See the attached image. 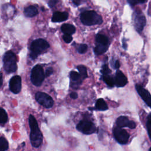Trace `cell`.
I'll return each instance as SVG.
<instances>
[{"label": "cell", "instance_id": "6da1fadb", "mask_svg": "<svg viewBox=\"0 0 151 151\" xmlns=\"http://www.w3.org/2000/svg\"><path fill=\"white\" fill-rule=\"evenodd\" d=\"M29 126L30 127V135L29 139L31 144L32 147L38 148L42 143L43 136L38 127L37 121L35 117L30 114L28 118Z\"/></svg>", "mask_w": 151, "mask_h": 151}, {"label": "cell", "instance_id": "7a4b0ae2", "mask_svg": "<svg viewBox=\"0 0 151 151\" xmlns=\"http://www.w3.org/2000/svg\"><path fill=\"white\" fill-rule=\"evenodd\" d=\"M50 47L49 43L45 40L38 38L34 40L30 46L29 57L32 60L36 59Z\"/></svg>", "mask_w": 151, "mask_h": 151}, {"label": "cell", "instance_id": "3957f363", "mask_svg": "<svg viewBox=\"0 0 151 151\" xmlns=\"http://www.w3.org/2000/svg\"><path fill=\"white\" fill-rule=\"evenodd\" d=\"M81 22L88 26L101 24L103 22L102 18L96 12L94 11H84L80 15Z\"/></svg>", "mask_w": 151, "mask_h": 151}, {"label": "cell", "instance_id": "277c9868", "mask_svg": "<svg viewBox=\"0 0 151 151\" xmlns=\"http://www.w3.org/2000/svg\"><path fill=\"white\" fill-rule=\"evenodd\" d=\"M17 57L12 51H8L4 55L2 61L5 71L7 73H12L17 70Z\"/></svg>", "mask_w": 151, "mask_h": 151}, {"label": "cell", "instance_id": "5b68a950", "mask_svg": "<svg viewBox=\"0 0 151 151\" xmlns=\"http://www.w3.org/2000/svg\"><path fill=\"white\" fill-rule=\"evenodd\" d=\"M110 42L108 38L104 35L98 34L96 37V46L94 48V52L96 55L105 53L109 47Z\"/></svg>", "mask_w": 151, "mask_h": 151}, {"label": "cell", "instance_id": "8992f818", "mask_svg": "<svg viewBox=\"0 0 151 151\" xmlns=\"http://www.w3.org/2000/svg\"><path fill=\"white\" fill-rule=\"evenodd\" d=\"M45 77L43 68L39 64L35 65L31 70L30 76L31 81L33 85L35 86H40Z\"/></svg>", "mask_w": 151, "mask_h": 151}, {"label": "cell", "instance_id": "52a82bcc", "mask_svg": "<svg viewBox=\"0 0 151 151\" xmlns=\"http://www.w3.org/2000/svg\"><path fill=\"white\" fill-rule=\"evenodd\" d=\"M76 129L85 134H91L96 132V127L94 124L87 119L80 121L76 126Z\"/></svg>", "mask_w": 151, "mask_h": 151}, {"label": "cell", "instance_id": "ba28073f", "mask_svg": "<svg viewBox=\"0 0 151 151\" xmlns=\"http://www.w3.org/2000/svg\"><path fill=\"white\" fill-rule=\"evenodd\" d=\"M35 99L39 104L47 109H50L54 105L52 98L50 95L44 92H37L35 94Z\"/></svg>", "mask_w": 151, "mask_h": 151}, {"label": "cell", "instance_id": "9c48e42d", "mask_svg": "<svg viewBox=\"0 0 151 151\" xmlns=\"http://www.w3.org/2000/svg\"><path fill=\"white\" fill-rule=\"evenodd\" d=\"M113 133L114 139L119 143L121 145H125L127 143L130 137V134L126 130L118 126L113 129Z\"/></svg>", "mask_w": 151, "mask_h": 151}, {"label": "cell", "instance_id": "30bf717a", "mask_svg": "<svg viewBox=\"0 0 151 151\" xmlns=\"http://www.w3.org/2000/svg\"><path fill=\"white\" fill-rule=\"evenodd\" d=\"M135 88L136 91L142 98V99L145 101V103L149 107H150L151 106V96L150 93L146 90L144 87L139 84H136Z\"/></svg>", "mask_w": 151, "mask_h": 151}, {"label": "cell", "instance_id": "8fae6325", "mask_svg": "<svg viewBox=\"0 0 151 151\" xmlns=\"http://www.w3.org/2000/svg\"><path fill=\"white\" fill-rule=\"evenodd\" d=\"M10 90L14 94H18L21 89V78L19 76H14L9 80Z\"/></svg>", "mask_w": 151, "mask_h": 151}, {"label": "cell", "instance_id": "7c38bea8", "mask_svg": "<svg viewBox=\"0 0 151 151\" xmlns=\"http://www.w3.org/2000/svg\"><path fill=\"white\" fill-rule=\"evenodd\" d=\"M146 21L145 17L140 13L136 12L134 17V25L136 30L138 32H141L146 25Z\"/></svg>", "mask_w": 151, "mask_h": 151}, {"label": "cell", "instance_id": "4fadbf2b", "mask_svg": "<svg viewBox=\"0 0 151 151\" xmlns=\"http://www.w3.org/2000/svg\"><path fill=\"white\" fill-rule=\"evenodd\" d=\"M70 78L71 80L70 86L75 89L78 88L84 80L80 73L75 71H71L70 73Z\"/></svg>", "mask_w": 151, "mask_h": 151}, {"label": "cell", "instance_id": "5bb4252c", "mask_svg": "<svg viewBox=\"0 0 151 151\" xmlns=\"http://www.w3.org/2000/svg\"><path fill=\"white\" fill-rule=\"evenodd\" d=\"M116 124L120 127H128L130 129H134L136 124L134 121L130 120L126 116H119L116 120Z\"/></svg>", "mask_w": 151, "mask_h": 151}, {"label": "cell", "instance_id": "9a60e30c", "mask_svg": "<svg viewBox=\"0 0 151 151\" xmlns=\"http://www.w3.org/2000/svg\"><path fill=\"white\" fill-rule=\"evenodd\" d=\"M127 82V78L126 76L121 71L117 70L114 77V85L118 87H122L125 86Z\"/></svg>", "mask_w": 151, "mask_h": 151}, {"label": "cell", "instance_id": "2e32d148", "mask_svg": "<svg viewBox=\"0 0 151 151\" xmlns=\"http://www.w3.org/2000/svg\"><path fill=\"white\" fill-rule=\"evenodd\" d=\"M68 14L66 12H55L52 17L51 21L54 22H60L68 19Z\"/></svg>", "mask_w": 151, "mask_h": 151}, {"label": "cell", "instance_id": "e0dca14e", "mask_svg": "<svg viewBox=\"0 0 151 151\" xmlns=\"http://www.w3.org/2000/svg\"><path fill=\"white\" fill-rule=\"evenodd\" d=\"M108 109V106L106 104V101L101 98L97 99L95 107H94L93 110H99V111H104Z\"/></svg>", "mask_w": 151, "mask_h": 151}, {"label": "cell", "instance_id": "ac0fdd59", "mask_svg": "<svg viewBox=\"0 0 151 151\" xmlns=\"http://www.w3.org/2000/svg\"><path fill=\"white\" fill-rule=\"evenodd\" d=\"M61 29L64 34H67L70 35L74 34L76 32L75 27L70 24H63L61 27Z\"/></svg>", "mask_w": 151, "mask_h": 151}, {"label": "cell", "instance_id": "d6986e66", "mask_svg": "<svg viewBox=\"0 0 151 151\" xmlns=\"http://www.w3.org/2000/svg\"><path fill=\"white\" fill-rule=\"evenodd\" d=\"M38 10L34 6L31 5L25 8L24 14L27 17H33L38 14Z\"/></svg>", "mask_w": 151, "mask_h": 151}, {"label": "cell", "instance_id": "ffe728a7", "mask_svg": "<svg viewBox=\"0 0 151 151\" xmlns=\"http://www.w3.org/2000/svg\"><path fill=\"white\" fill-rule=\"evenodd\" d=\"M103 81L110 87H113L114 86V78L110 74L102 75Z\"/></svg>", "mask_w": 151, "mask_h": 151}, {"label": "cell", "instance_id": "44dd1931", "mask_svg": "<svg viewBox=\"0 0 151 151\" xmlns=\"http://www.w3.org/2000/svg\"><path fill=\"white\" fill-rule=\"evenodd\" d=\"M77 70L79 71L80 74L81 75V77L83 78V80L86 79V78L88 77V75H87V68L86 67L83 65H79L77 67Z\"/></svg>", "mask_w": 151, "mask_h": 151}, {"label": "cell", "instance_id": "7402d4cb", "mask_svg": "<svg viewBox=\"0 0 151 151\" xmlns=\"http://www.w3.org/2000/svg\"><path fill=\"white\" fill-rule=\"evenodd\" d=\"M8 120V115L6 111L0 107V124H5Z\"/></svg>", "mask_w": 151, "mask_h": 151}, {"label": "cell", "instance_id": "603a6c76", "mask_svg": "<svg viewBox=\"0 0 151 151\" xmlns=\"http://www.w3.org/2000/svg\"><path fill=\"white\" fill-rule=\"evenodd\" d=\"M8 142L4 137H0V151H5L8 149Z\"/></svg>", "mask_w": 151, "mask_h": 151}, {"label": "cell", "instance_id": "cb8c5ba5", "mask_svg": "<svg viewBox=\"0 0 151 151\" xmlns=\"http://www.w3.org/2000/svg\"><path fill=\"white\" fill-rule=\"evenodd\" d=\"M146 129L147 131V134L149 137V139L151 140V135H150V132H151V113H149L147 118V121H146Z\"/></svg>", "mask_w": 151, "mask_h": 151}, {"label": "cell", "instance_id": "d4e9b609", "mask_svg": "<svg viewBox=\"0 0 151 151\" xmlns=\"http://www.w3.org/2000/svg\"><path fill=\"white\" fill-rule=\"evenodd\" d=\"M87 45L86 44H81L78 45L77 47H76L77 51L80 54H84L85 53L87 50Z\"/></svg>", "mask_w": 151, "mask_h": 151}, {"label": "cell", "instance_id": "484cf974", "mask_svg": "<svg viewBox=\"0 0 151 151\" xmlns=\"http://www.w3.org/2000/svg\"><path fill=\"white\" fill-rule=\"evenodd\" d=\"M101 73L102 75H106V74H110L111 73V70L109 69L108 65L107 64H104L102 66V68L100 70Z\"/></svg>", "mask_w": 151, "mask_h": 151}, {"label": "cell", "instance_id": "4316f807", "mask_svg": "<svg viewBox=\"0 0 151 151\" xmlns=\"http://www.w3.org/2000/svg\"><path fill=\"white\" fill-rule=\"evenodd\" d=\"M63 39L64 40V41L65 42V43H70L73 40V37L71 36V35H70V34H64L63 35Z\"/></svg>", "mask_w": 151, "mask_h": 151}, {"label": "cell", "instance_id": "83f0119b", "mask_svg": "<svg viewBox=\"0 0 151 151\" xmlns=\"http://www.w3.org/2000/svg\"><path fill=\"white\" fill-rule=\"evenodd\" d=\"M52 73H53V69H52V68H51V67L48 68L46 70L45 72L44 73L45 77H49V76H50Z\"/></svg>", "mask_w": 151, "mask_h": 151}, {"label": "cell", "instance_id": "f1b7e54d", "mask_svg": "<svg viewBox=\"0 0 151 151\" xmlns=\"http://www.w3.org/2000/svg\"><path fill=\"white\" fill-rule=\"evenodd\" d=\"M58 0H49L48 1V5L50 8H52L55 5V4L58 2Z\"/></svg>", "mask_w": 151, "mask_h": 151}, {"label": "cell", "instance_id": "f546056e", "mask_svg": "<svg viewBox=\"0 0 151 151\" xmlns=\"http://www.w3.org/2000/svg\"><path fill=\"white\" fill-rule=\"evenodd\" d=\"M120 63L119 61V60H116L115 61H114V63L113 64H112V67H114V68L116 69V70H118L120 67Z\"/></svg>", "mask_w": 151, "mask_h": 151}, {"label": "cell", "instance_id": "4dcf8cb0", "mask_svg": "<svg viewBox=\"0 0 151 151\" xmlns=\"http://www.w3.org/2000/svg\"><path fill=\"white\" fill-rule=\"evenodd\" d=\"M72 1H73V3L77 6L81 5V4H83L86 1V0H72Z\"/></svg>", "mask_w": 151, "mask_h": 151}, {"label": "cell", "instance_id": "1f68e13d", "mask_svg": "<svg viewBox=\"0 0 151 151\" xmlns=\"http://www.w3.org/2000/svg\"><path fill=\"white\" fill-rule=\"evenodd\" d=\"M70 97H71V99H77V97H78V94H77V93L76 92L73 91V92H71V93L70 94Z\"/></svg>", "mask_w": 151, "mask_h": 151}, {"label": "cell", "instance_id": "d6a6232c", "mask_svg": "<svg viewBox=\"0 0 151 151\" xmlns=\"http://www.w3.org/2000/svg\"><path fill=\"white\" fill-rule=\"evenodd\" d=\"M127 1L131 5H134L137 3H138L137 0H127Z\"/></svg>", "mask_w": 151, "mask_h": 151}, {"label": "cell", "instance_id": "836d02e7", "mask_svg": "<svg viewBox=\"0 0 151 151\" xmlns=\"http://www.w3.org/2000/svg\"><path fill=\"white\" fill-rule=\"evenodd\" d=\"M3 83V77L2 73H0V87L2 86Z\"/></svg>", "mask_w": 151, "mask_h": 151}, {"label": "cell", "instance_id": "e575fe53", "mask_svg": "<svg viewBox=\"0 0 151 151\" xmlns=\"http://www.w3.org/2000/svg\"><path fill=\"white\" fill-rule=\"evenodd\" d=\"M127 44L126 43V42L124 41V39L123 40V47L124 48V49L126 50V47H127Z\"/></svg>", "mask_w": 151, "mask_h": 151}, {"label": "cell", "instance_id": "d590c367", "mask_svg": "<svg viewBox=\"0 0 151 151\" xmlns=\"http://www.w3.org/2000/svg\"><path fill=\"white\" fill-rule=\"evenodd\" d=\"M146 1V0H137V2H138L142 3V4L145 3Z\"/></svg>", "mask_w": 151, "mask_h": 151}]
</instances>
